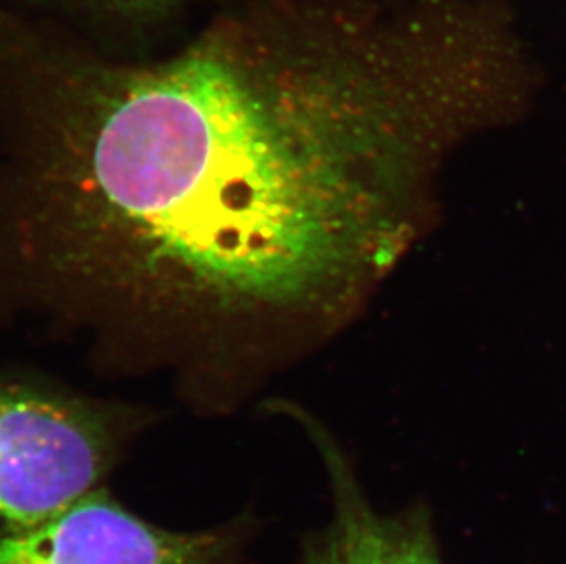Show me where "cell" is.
Masks as SVG:
<instances>
[{"instance_id": "cell-1", "label": "cell", "mask_w": 566, "mask_h": 564, "mask_svg": "<svg viewBox=\"0 0 566 564\" xmlns=\"http://www.w3.org/2000/svg\"><path fill=\"white\" fill-rule=\"evenodd\" d=\"M49 278L145 326L311 346L439 224V176L526 107L517 46L465 0H250L122 61L0 10Z\"/></svg>"}, {"instance_id": "cell-2", "label": "cell", "mask_w": 566, "mask_h": 564, "mask_svg": "<svg viewBox=\"0 0 566 564\" xmlns=\"http://www.w3.org/2000/svg\"><path fill=\"white\" fill-rule=\"evenodd\" d=\"M114 426L83 401L0 387V524L24 528L74 506L114 463Z\"/></svg>"}, {"instance_id": "cell-3", "label": "cell", "mask_w": 566, "mask_h": 564, "mask_svg": "<svg viewBox=\"0 0 566 564\" xmlns=\"http://www.w3.org/2000/svg\"><path fill=\"white\" fill-rule=\"evenodd\" d=\"M237 535L156 526L96 490L46 521L2 528L0 564H230Z\"/></svg>"}, {"instance_id": "cell-4", "label": "cell", "mask_w": 566, "mask_h": 564, "mask_svg": "<svg viewBox=\"0 0 566 564\" xmlns=\"http://www.w3.org/2000/svg\"><path fill=\"white\" fill-rule=\"evenodd\" d=\"M281 407L308 432L332 493L331 519L306 539L300 564H446L426 504L417 502L396 513L376 510L328 429L297 405Z\"/></svg>"}, {"instance_id": "cell-5", "label": "cell", "mask_w": 566, "mask_h": 564, "mask_svg": "<svg viewBox=\"0 0 566 564\" xmlns=\"http://www.w3.org/2000/svg\"><path fill=\"white\" fill-rule=\"evenodd\" d=\"M57 4H81L92 10H103L111 13V0H55Z\"/></svg>"}]
</instances>
